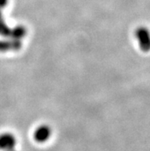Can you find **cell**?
Masks as SVG:
<instances>
[{
    "mask_svg": "<svg viewBox=\"0 0 150 151\" xmlns=\"http://www.w3.org/2000/svg\"><path fill=\"white\" fill-rule=\"evenodd\" d=\"M11 29L9 25H8L5 19L3 18L0 19V35L4 38H8L9 37L10 32H11Z\"/></svg>",
    "mask_w": 150,
    "mask_h": 151,
    "instance_id": "8992f818",
    "label": "cell"
},
{
    "mask_svg": "<svg viewBox=\"0 0 150 151\" xmlns=\"http://www.w3.org/2000/svg\"><path fill=\"white\" fill-rule=\"evenodd\" d=\"M2 18V9L0 8V19Z\"/></svg>",
    "mask_w": 150,
    "mask_h": 151,
    "instance_id": "ba28073f",
    "label": "cell"
},
{
    "mask_svg": "<svg viewBox=\"0 0 150 151\" xmlns=\"http://www.w3.org/2000/svg\"><path fill=\"white\" fill-rule=\"evenodd\" d=\"M135 36L140 49L144 52H150V31L145 26L138 27L135 31Z\"/></svg>",
    "mask_w": 150,
    "mask_h": 151,
    "instance_id": "6da1fadb",
    "label": "cell"
},
{
    "mask_svg": "<svg viewBox=\"0 0 150 151\" xmlns=\"http://www.w3.org/2000/svg\"><path fill=\"white\" fill-rule=\"evenodd\" d=\"M27 35V29L24 25H18L14 28L11 29V32H10V38H16L19 40H22V38L25 37Z\"/></svg>",
    "mask_w": 150,
    "mask_h": 151,
    "instance_id": "5b68a950",
    "label": "cell"
},
{
    "mask_svg": "<svg viewBox=\"0 0 150 151\" xmlns=\"http://www.w3.org/2000/svg\"><path fill=\"white\" fill-rule=\"evenodd\" d=\"M17 138L11 133H3L0 134V150L18 151L16 150Z\"/></svg>",
    "mask_w": 150,
    "mask_h": 151,
    "instance_id": "7a4b0ae2",
    "label": "cell"
},
{
    "mask_svg": "<svg viewBox=\"0 0 150 151\" xmlns=\"http://www.w3.org/2000/svg\"><path fill=\"white\" fill-rule=\"evenodd\" d=\"M8 3H9V0H0V8L2 9L4 8H6Z\"/></svg>",
    "mask_w": 150,
    "mask_h": 151,
    "instance_id": "52a82bcc",
    "label": "cell"
},
{
    "mask_svg": "<svg viewBox=\"0 0 150 151\" xmlns=\"http://www.w3.org/2000/svg\"><path fill=\"white\" fill-rule=\"evenodd\" d=\"M52 135V130L50 126L47 124H42L38 126L34 132V140L40 144H44L49 140Z\"/></svg>",
    "mask_w": 150,
    "mask_h": 151,
    "instance_id": "3957f363",
    "label": "cell"
},
{
    "mask_svg": "<svg viewBox=\"0 0 150 151\" xmlns=\"http://www.w3.org/2000/svg\"><path fill=\"white\" fill-rule=\"evenodd\" d=\"M22 46V40L8 37L0 40V52L19 51L21 49Z\"/></svg>",
    "mask_w": 150,
    "mask_h": 151,
    "instance_id": "277c9868",
    "label": "cell"
}]
</instances>
